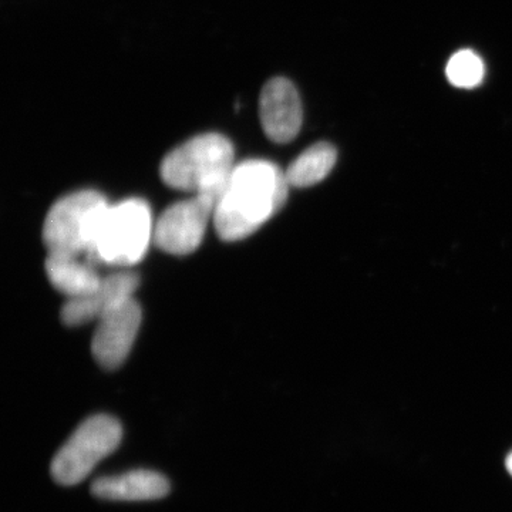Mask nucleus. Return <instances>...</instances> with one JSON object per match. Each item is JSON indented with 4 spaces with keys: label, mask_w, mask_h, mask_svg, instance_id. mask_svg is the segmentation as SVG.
Returning a JSON list of instances; mask_svg holds the SVG:
<instances>
[{
    "label": "nucleus",
    "mask_w": 512,
    "mask_h": 512,
    "mask_svg": "<svg viewBox=\"0 0 512 512\" xmlns=\"http://www.w3.org/2000/svg\"><path fill=\"white\" fill-rule=\"evenodd\" d=\"M446 74L448 82L458 89H476L484 80V62L473 50H458L448 60Z\"/></svg>",
    "instance_id": "nucleus-13"
},
{
    "label": "nucleus",
    "mask_w": 512,
    "mask_h": 512,
    "mask_svg": "<svg viewBox=\"0 0 512 512\" xmlns=\"http://www.w3.org/2000/svg\"><path fill=\"white\" fill-rule=\"evenodd\" d=\"M109 205L103 194L93 190L72 192L57 200L43 224V242L49 254L86 258Z\"/></svg>",
    "instance_id": "nucleus-4"
},
{
    "label": "nucleus",
    "mask_w": 512,
    "mask_h": 512,
    "mask_svg": "<svg viewBox=\"0 0 512 512\" xmlns=\"http://www.w3.org/2000/svg\"><path fill=\"white\" fill-rule=\"evenodd\" d=\"M138 285L140 278L134 272L121 271L104 276L96 291L80 298L67 299L60 313L64 325L82 326L100 320L134 299Z\"/></svg>",
    "instance_id": "nucleus-9"
},
{
    "label": "nucleus",
    "mask_w": 512,
    "mask_h": 512,
    "mask_svg": "<svg viewBox=\"0 0 512 512\" xmlns=\"http://www.w3.org/2000/svg\"><path fill=\"white\" fill-rule=\"evenodd\" d=\"M289 187L285 171L271 161L235 164L215 205V231L222 241L248 238L282 210Z\"/></svg>",
    "instance_id": "nucleus-1"
},
{
    "label": "nucleus",
    "mask_w": 512,
    "mask_h": 512,
    "mask_svg": "<svg viewBox=\"0 0 512 512\" xmlns=\"http://www.w3.org/2000/svg\"><path fill=\"white\" fill-rule=\"evenodd\" d=\"M45 269L50 284L67 299L89 295L103 281L96 265L87 261L84 256L47 254Z\"/></svg>",
    "instance_id": "nucleus-11"
},
{
    "label": "nucleus",
    "mask_w": 512,
    "mask_h": 512,
    "mask_svg": "<svg viewBox=\"0 0 512 512\" xmlns=\"http://www.w3.org/2000/svg\"><path fill=\"white\" fill-rule=\"evenodd\" d=\"M259 119L269 140L291 143L303 123L301 96L291 80L275 77L269 80L259 97Z\"/></svg>",
    "instance_id": "nucleus-8"
},
{
    "label": "nucleus",
    "mask_w": 512,
    "mask_h": 512,
    "mask_svg": "<svg viewBox=\"0 0 512 512\" xmlns=\"http://www.w3.org/2000/svg\"><path fill=\"white\" fill-rule=\"evenodd\" d=\"M215 202L205 195H192L170 205L154 225V244L161 251L175 256L197 251L214 218Z\"/></svg>",
    "instance_id": "nucleus-6"
},
{
    "label": "nucleus",
    "mask_w": 512,
    "mask_h": 512,
    "mask_svg": "<svg viewBox=\"0 0 512 512\" xmlns=\"http://www.w3.org/2000/svg\"><path fill=\"white\" fill-rule=\"evenodd\" d=\"M154 225L150 205L141 198L110 204L101 218L87 261L119 268L138 264L154 239Z\"/></svg>",
    "instance_id": "nucleus-3"
},
{
    "label": "nucleus",
    "mask_w": 512,
    "mask_h": 512,
    "mask_svg": "<svg viewBox=\"0 0 512 512\" xmlns=\"http://www.w3.org/2000/svg\"><path fill=\"white\" fill-rule=\"evenodd\" d=\"M141 318L143 313L140 305L136 299H131L126 305L97 320L92 353L103 369L116 370L126 362L136 342Z\"/></svg>",
    "instance_id": "nucleus-7"
},
{
    "label": "nucleus",
    "mask_w": 512,
    "mask_h": 512,
    "mask_svg": "<svg viewBox=\"0 0 512 512\" xmlns=\"http://www.w3.org/2000/svg\"><path fill=\"white\" fill-rule=\"evenodd\" d=\"M338 151L329 143H316L293 160L285 171L291 187L308 188L322 183L335 167Z\"/></svg>",
    "instance_id": "nucleus-12"
},
{
    "label": "nucleus",
    "mask_w": 512,
    "mask_h": 512,
    "mask_svg": "<svg viewBox=\"0 0 512 512\" xmlns=\"http://www.w3.org/2000/svg\"><path fill=\"white\" fill-rule=\"evenodd\" d=\"M235 167V151L227 137L201 134L164 157L160 174L174 190L218 201ZM217 205V204H215Z\"/></svg>",
    "instance_id": "nucleus-2"
},
{
    "label": "nucleus",
    "mask_w": 512,
    "mask_h": 512,
    "mask_svg": "<svg viewBox=\"0 0 512 512\" xmlns=\"http://www.w3.org/2000/svg\"><path fill=\"white\" fill-rule=\"evenodd\" d=\"M167 477L157 471L131 470L120 476L97 478L92 494L101 500L154 501L170 494Z\"/></svg>",
    "instance_id": "nucleus-10"
},
{
    "label": "nucleus",
    "mask_w": 512,
    "mask_h": 512,
    "mask_svg": "<svg viewBox=\"0 0 512 512\" xmlns=\"http://www.w3.org/2000/svg\"><path fill=\"white\" fill-rule=\"evenodd\" d=\"M123 440L120 421L109 414L84 420L53 458L50 473L57 484L72 487L92 474L104 458L119 448Z\"/></svg>",
    "instance_id": "nucleus-5"
},
{
    "label": "nucleus",
    "mask_w": 512,
    "mask_h": 512,
    "mask_svg": "<svg viewBox=\"0 0 512 512\" xmlns=\"http://www.w3.org/2000/svg\"><path fill=\"white\" fill-rule=\"evenodd\" d=\"M505 466H507L508 473L512 476V453L507 457V461H505Z\"/></svg>",
    "instance_id": "nucleus-14"
}]
</instances>
